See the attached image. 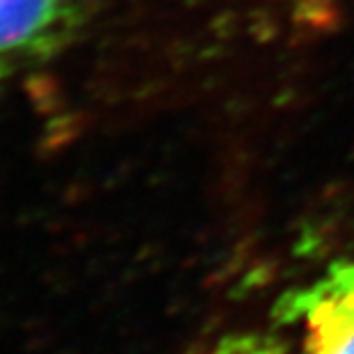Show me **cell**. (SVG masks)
<instances>
[{
    "label": "cell",
    "instance_id": "1",
    "mask_svg": "<svg viewBox=\"0 0 354 354\" xmlns=\"http://www.w3.org/2000/svg\"><path fill=\"white\" fill-rule=\"evenodd\" d=\"M197 354H354V240L297 263Z\"/></svg>",
    "mask_w": 354,
    "mask_h": 354
},
{
    "label": "cell",
    "instance_id": "2",
    "mask_svg": "<svg viewBox=\"0 0 354 354\" xmlns=\"http://www.w3.org/2000/svg\"><path fill=\"white\" fill-rule=\"evenodd\" d=\"M76 0H0V73L46 57L64 39Z\"/></svg>",
    "mask_w": 354,
    "mask_h": 354
},
{
    "label": "cell",
    "instance_id": "3",
    "mask_svg": "<svg viewBox=\"0 0 354 354\" xmlns=\"http://www.w3.org/2000/svg\"><path fill=\"white\" fill-rule=\"evenodd\" d=\"M48 343H50V334H48V331H44V334H32V336L28 338L26 350L28 352H41V350L48 348Z\"/></svg>",
    "mask_w": 354,
    "mask_h": 354
}]
</instances>
